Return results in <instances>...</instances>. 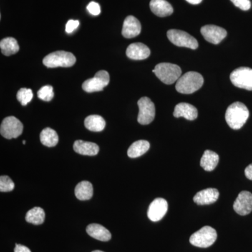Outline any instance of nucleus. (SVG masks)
I'll list each match as a JSON object with an SVG mask.
<instances>
[{
  "instance_id": "9d476101",
  "label": "nucleus",
  "mask_w": 252,
  "mask_h": 252,
  "mask_svg": "<svg viewBox=\"0 0 252 252\" xmlns=\"http://www.w3.org/2000/svg\"><path fill=\"white\" fill-rule=\"evenodd\" d=\"M139 114L137 122L141 125H148L153 122L156 115L155 105L149 97H143L137 102Z\"/></svg>"
},
{
  "instance_id": "f3484780",
  "label": "nucleus",
  "mask_w": 252,
  "mask_h": 252,
  "mask_svg": "<svg viewBox=\"0 0 252 252\" xmlns=\"http://www.w3.org/2000/svg\"><path fill=\"white\" fill-rule=\"evenodd\" d=\"M198 110L192 104L182 102L176 105L173 115L176 118L184 117L189 121H193L198 117Z\"/></svg>"
},
{
  "instance_id": "7c9ffc66",
  "label": "nucleus",
  "mask_w": 252,
  "mask_h": 252,
  "mask_svg": "<svg viewBox=\"0 0 252 252\" xmlns=\"http://www.w3.org/2000/svg\"><path fill=\"white\" fill-rule=\"evenodd\" d=\"M235 6L243 11H248L251 8V2L250 0H230Z\"/></svg>"
},
{
  "instance_id": "9b49d317",
  "label": "nucleus",
  "mask_w": 252,
  "mask_h": 252,
  "mask_svg": "<svg viewBox=\"0 0 252 252\" xmlns=\"http://www.w3.org/2000/svg\"><path fill=\"white\" fill-rule=\"evenodd\" d=\"M233 209L236 213L245 216L252 211V193L247 190L240 192L233 204Z\"/></svg>"
},
{
  "instance_id": "ddd939ff",
  "label": "nucleus",
  "mask_w": 252,
  "mask_h": 252,
  "mask_svg": "<svg viewBox=\"0 0 252 252\" xmlns=\"http://www.w3.org/2000/svg\"><path fill=\"white\" fill-rule=\"evenodd\" d=\"M200 32L205 40L213 44H220L227 36V32L225 29L213 25L203 26Z\"/></svg>"
},
{
  "instance_id": "c9c22d12",
  "label": "nucleus",
  "mask_w": 252,
  "mask_h": 252,
  "mask_svg": "<svg viewBox=\"0 0 252 252\" xmlns=\"http://www.w3.org/2000/svg\"><path fill=\"white\" fill-rule=\"evenodd\" d=\"M186 1H188L189 3L191 4H200L203 0H186Z\"/></svg>"
},
{
  "instance_id": "f704fd0d",
  "label": "nucleus",
  "mask_w": 252,
  "mask_h": 252,
  "mask_svg": "<svg viewBox=\"0 0 252 252\" xmlns=\"http://www.w3.org/2000/svg\"><path fill=\"white\" fill-rule=\"evenodd\" d=\"M245 174L247 178L252 180V163L245 168Z\"/></svg>"
},
{
  "instance_id": "4be33fe9",
  "label": "nucleus",
  "mask_w": 252,
  "mask_h": 252,
  "mask_svg": "<svg viewBox=\"0 0 252 252\" xmlns=\"http://www.w3.org/2000/svg\"><path fill=\"white\" fill-rule=\"evenodd\" d=\"M149 148H150V144L148 141H136L129 147L128 150H127V156L132 158L140 157L147 153Z\"/></svg>"
},
{
  "instance_id": "b1692460",
  "label": "nucleus",
  "mask_w": 252,
  "mask_h": 252,
  "mask_svg": "<svg viewBox=\"0 0 252 252\" xmlns=\"http://www.w3.org/2000/svg\"><path fill=\"white\" fill-rule=\"evenodd\" d=\"M84 124L88 130L93 132H101L105 127L106 122L100 116L91 115L86 118Z\"/></svg>"
},
{
  "instance_id": "f03ea898",
  "label": "nucleus",
  "mask_w": 252,
  "mask_h": 252,
  "mask_svg": "<svg viewBox=\"0 0 252 252\" xmlns=\"http://www.w3.org/2000/svg\"><path fill=\"white\" fill-rule=\"evenodd\" d=\"M204 79L201 74L196 72H189L176 83V90L182 94H191L198 91L203 85Z\"/></svg>"
},
{
  "instance_id": "cd10ccee",
  "label": "nucleus",
  "mask_w": 252,
  "mask_h": 252,
  "mask_svg": "<svg viewBox=\"0 0 252 252\" xmlns=\"http://www.w3.org/2000/svg\"><path fill=\"white\" fill-rule=\"evenodd\" d=\"M16 97L23 106H26L32 99V91L31 89L23 88L18 91Z\"/></svg>"
},
{
  "instance_id": "393cba45",
  "label": "nucleus",
  "mask_w": 252,
  "mask_h": 252,
  "mask_svg": "<svg viewBox=\"0 0 252 252\" xmlns=\"http://www.w3.org/2000/svg\"><path fill=\"white\" fill-rule=\"evenodd\" d=\"M1 51L4 56H10L16 54L19 51V45L16 39L13 37H6L0 41Z\"/></svg>"
},
{
  "instance_id": "c85d7f7f",
  "label": "nucleus",
  "mask_w": 252,
  "mask_h": 252,
  "mask_svg": "<svg viewBox=\"0 0 252 252\" xmlns=\"http://www.w3.org/2000/svg\"><path fill=\"white\" fill-rule=\"evenodd\" d=\"M37 96L39 99L46 101V102H49L54 98V89L52 86L49 85L43 86L38 91Z\"/></svg>"
},
{
  "instance_id": "7ed1b4c3",
  "label": "nucleus",
  "mask_w": 252,
  "mask_h": 252,
  "mask_svg": "<svg viewBox=\"0 0 252 252\" xmlns=\"http://www.w3.org/2000/svg\"><path fill=\"white\" fill-rule=\"evenodd\" d=\"M153 72L162 83L167 85L177 82L182 75V69L178 65L168 63L157 64Z\"/></svg>"
},
{
  "instance_id": "1a4fd4ad",
  "label": "nucleus",
  "mask_w": 252,
  "mask_h": 252,
  "mask_svg": "<svg viewBox=\"0 0 252 252\" xmlns=\"http://www.w3.org/2000/svg\"><path fill=\"white\" fill-rule=\"evenodd\" d=\"M110 78L109 73L105 70H100L96 73L94 78L84 81L82 89L87 93L98 92L103 91L109 84Z\"/></svg>"
},
{
  "instance_id": "6ab92c4d",
  "label": "nucleus",
  "mask_w": 252,
  "mask_h": 252,
  "mask_svg": "<svg viewBox=\"0 0 252 252\" xmlns=\"http://www.w3.org/2000/svg\"><path fill=\"white\" fill-rule=\"evenodd\" d=\"M150 9L154 14L159 17H166L173 13L172 5L166 0H152Z\"/></svg>"
},
{
  "instance_id": "2eb2a0df",
  "label": "nucleus",
  "mask_w": 252,
  "mask_h": 252,
  "mask_svg": "<svg viewBox=\"0 0 252 252\" xmlns=\"http://www.w3.org/2000/svg\"><path fill=\"white\" fill-rule=\"evenodd\" d=\"M220 192L216 189H207L200 190L193 197V201L198 205L215 203L218 200Z\"/></svg>"
},
{
  "instance_id": "a211bd4d",
  "label": "nucleus",
  "mask_w": 252,
  "mask_h": 252,
  "mask_svg": "<svg viewBox=\"0 0 252 252\" xmlns=\"http://www.w3.org/2000/svg\"><path fill=\"white\" fill-rule=\"evenodd\" d=\"M86 232L91 237L99 241L107 242L112 238V234L109 230L97 223H91L88 225Z\"/></svg>"
},
{
  "instance_id": "6e6552de",
  "label": "nucleus",
  "mask_w": 252,
  "mask_h": 252,
  "mask_svg": "<svg viewBox=\"0 0 252 252\" xmlns=\"http://www.w3.org/2000/svg\"><path fill=\"white\" fill-rule=\"evenodd\" d=\"M22 123L14 117L5 118L0 127V133L6 139L17 138L22 134Z\"/></svg>"
},
{
  "instance_id": "f8f14e48",
  "label": "nucleus",
  "mask_w": 252,
  "mask_h": 252,
  "mask_svg": "<svg viewBox=\"0 0 252 252\" xmlns=\"http://www.w3.org/2000/svg\"><path fill=\"white\" fill-rule=\"evenodd\" d=\"M167 209L168 204L166 200L163 198H158L149 205L147 216L152 221H158L166 215Z\"/></svg>"
},
{
  "instance_id": "4c0bfd02",
  "label": "nucleus",
  "mask_w": 252,
  "mask_h": 252,
  "mask_svg": "<svg viewBox=\"0 0 252 252\" xmlns=\"http://www.w3.org/2000/svg\"><path fill=\"white\" fill-rule=\"evenodd\" d=\"M26 141L23 140V144H26Z\"/></svg>"
},
{
  "instance_id": "e433bc0d",
  "label": "nucleus",
  "mask_w": 252,
  "mask_h": 252,
  "mask_svg": "<svg viewBox=\"0 0 252 252\" xmlns=\"http://www.w3.org/2000/svg\"><path fill=\"white\" fill-rule=\"evenodd\" d=\"M104 252L99 251V250H95V251H94V252Z\"/></svg>"
},
{
  "instance_id": "423d86ee",
  "label": "nucleus",
  "mask_w": 252,
  "mask_h": 252,
  "mask_svg": "<svg viewBox=\"0 0 252 252\" xmlns=\"http://www.w3.org/2000/svg\"><path fill=\"white\" fill-rule=\"evenodd\" d=\"M167 36L169 40L175 46L191 49H196L198 47V42L196 39L185 31L170 30L167 32Z\"/></svg>"
},
{
  "instance_id": "39448f33",
  "label": "nucleus",
  "mask_w": 252,
  "mask_h": 252,
  "mask_svg": "<svg viewBox=\"0 0 252 252\" xmlns=\"http://www.w3.org/2000/svg\"><path fill=\"white\" fill-rule=\"evenodd\" d=\"M217 239V233L211 226H204L201 229L194 233L190 236V243L193 246L200 248H207L212 246Z\"/></svg>"
},
{
  "instance_id": "20e7f679",
  "label": "nucleus",
  "mask_w": 252,
  "mask_h": 252,
  "mask_svg": "<svg viewBox=\"0 0 252 252\" xmlns=\"http://www.w3.org/2000/svg\"><path fill=\"white\" fill-rule=\"evenodd\" d=\"M75 63V56L72 53L64 51L51 53L43 60L44 65L49 68L72 67Z\"/></svg>"
},
{
  "instance_id": "4468645a",
  "label": "nucleus",
  "mask_w": 252,
  "mask_h": 252,
  "mask_svg": "<svg viewBox=\"0 0 252 252\" xmlns=\"http://www.w3.org/2000/svg\"><path fill=\"white\" fill-rule=\"evenodd\" d=\"M142 26L138 20L132 16L126 17L123 26V36L127 39L135 37L140 34Z\"/></svg>"
},
{
  "instance_id": "5701e85b",
  "label": "nucleus",
  "mask_w": 252,
  "mask_h": 252,
  "mask_svg": "<svg viewBox=\"0 0 252 252\" xmlns=\"http://www.w3.org/2000/svg\"><path fill=\"white\" fill-rule=\"evenodd\" d=\"M94 195L92 184L88 181H83L78 184L75 188V195L79 200H90Z\"/></svg>"
},
{
  "instance_id": "f257e3e1",
  "label": "nucleus",
  "mask_w": 252,
  "mask_h": 252,
  "mask_svg": "<svg viewBox=\"0 0 252 252\" xmlns=\"http://www.w3.org/2000/svg\"><path fill=\"white\" fill-rule=\"evenodd\" d=\"M250 117L248 107L240 102L230 104L225 112V121L233 130L241 128Z\"/></svg>"
},
{
  "instance_id": "0eeeda50",
  "label": "nucleus",
  "mask_w": 252,
  "mask_h": 252,
  "mask_svg": "<svg viewBox=\"0 0 252 252\" xmlns=\"http://www.w3.org/2000/svg\"><path fill=\"white\" fill-rule=\"evenodd\" d=\"M230 79L232 84L240 89L252 91V69L242 67L231 72Z\"/></svg>"
},
{
  "instance_id": "412c9836",
  "label": "nucleus",
  "mask_w": 252,
  "mask_h": 252,
  "mask_svg": "<svg viewBox=\"0 0 252 252\" xmlns=\"http://www.w3.org/2000/svg\"><path fill=\"white\" fill-rule=\"evenodd\" d=\"M219 161H220V157L218 154L212 151L206 150L204 152L200 160V166L203 167L205 171H212L216 168Z\"/></svg>"
},
{
  "instance_id": "c756f323",
  "label": "nucleus",
  "mask_w": 252,
  "mask_h": 252,
  "mask_svg": "<svg viewBox=\"0 0 252 252\" xmlns=\"http://www.w3.org/2000/svg\"><path fill=\"white\" fill-rule=\"evenodd\" d=\"M14 182L8 176H1L0 177V191L9 192L14 190Z\"/></svg>"
},
{
  "instance_id": "aec40b11",
  "label": "nucleus",
  "mask_w": 252,
  "mask_h": 252,
  "mask_svg": "<svg viewBox=\"0 0 252 252\" xmlns=\"http://www.w3.org/2000/svg\"><path fill=\"white\" fill-rule=\"evenodd\" d=\"M74 150L81 155L93 157L98 154L99 149L98 145L94 142L77 140L74 144Z\"/></svg>"
},
{
  "instance_id": "473e14b6",
  "label": "nucleus",
  "mask_w": 252,
  "mask_h": 252,
  "mask_svg": "<svg viewBox=\"0 0 252 252\" xmlns=\"http://www.w3.org/2000/svg\"><path fill=\"white\" fill-rule=\"evenodd\" d=\"M79 26V21H74V20H69L66 24L65 31L67 33H72L75 31Z\"/></svg>"
},
{
  "instance_id": "dca6fc26",
  "label": "nucleus",
  "mask_w": 252,
  "mask_h": 252,
  "mask_svg": "<svg viewBox=\"0 0 252 252\" xmlns=\"http://www.w3.org/2000/svg\"><path fill=\"white\" fill-rule=\"evenodd\" d=\"M151 51L148 46L142 43H134L130 44L126 50V56L129 59L141 61L147 59L150 56Z\"/></svg>"
},
{
  "instance_id": "72a5a7b5",
  "label": "nucleus",
  "mask_w": 252,
  "mask_h": 252,
  "mask_svg": "<svg viewBox=\"0 0 252 252\" xmlns=\"http://www.w3.org/2000/svg\"><path fill=\"white\" fill-rule=\"evenodd\" d=\"M14 252H31V250L24 245L16 244L15 247Z\"/></svg>"
},
{
  "instance_id": "2f4dec72",
  "label": "nucleus",
  "mask_w": 252,
  "mask_h": 252,
  "mask_svg": "<svg viewBox=\"0 0 252 252\" xmlns=\"http://www.w3.org/2000/svg\"><path fill=\"white\" fill-rule=\"evenodd\" d=\"M87 10L91 14L94 16H97L100 14V6L99 4L94 2V1H91L87 6Z\"/></svg>"
},
{
  "instance_id": "bb28decb",
  "label": "nucleus",
  "mask_w": 252,
  "mask_h": 252,
  "mask_svg": "<svg viewBox=\"0 0 252 252\" xmlns=\"http://www.w3.org/2000/svg\"><path fill=\"white\" fill-rule=\"evenodd\" d=\"M44 220H45V212L39 207L31 209L26 214V220L28 223H32L34 225L42 224Z\"/></svg>"
},
{
  "instance_id": "a878e982",
  "label": "nucleus",
  "mask_w": 252,
  "mask_h": 252,
  "mask_svg": "<svg viewBox=\"0 0 252 252\" xmlns=\"http://www.w3.org/2000/svg\"><path fill=\"white\" fill-rule=\"evenodd\" d=\"M40 141L41 144L48 147H53L59 143V137L57 132L50 127H46L41 132Z\"/></svg>"
}]
</instances>
